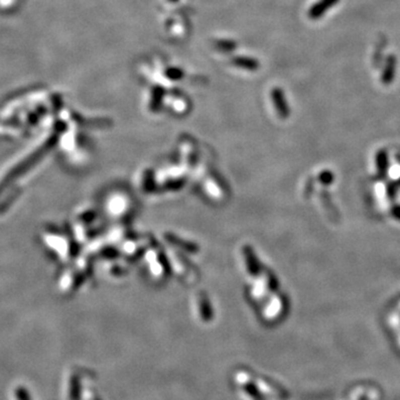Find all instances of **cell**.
<instances>
[{
  "instance_id": "1",
  "label": "cell",
  "mask_w": 400,
  "mask_h": 400,
  "mask_svg": "<svg viewBox=\"0 0 400 400\" xmlns=\"http://www.w3.org/2000/svg\"><path fill=\"white\" fill-rule=\"evenodd\" d=\"M396 70H397V57L390 53L388 55L385 62H383L382 72L380 76V82L383 85H390L392 84L394 76H396Z\"/></svg>"
},
{
  "instance_id": "2",
  "label": "cell",
  "mask_w": 400,
  "mask_h": 400,
  "mask_svg": "<svg viewBox=\"0 0 400 400\" xmlns=\"http://www.w3.org/2000/svg\"><path fill=\"white\" fill-rule=\"evenodd\" d=\"M339 2L340 0H318L310 7L309 12H308V17L312 20L320 19L328 10L336 6Z\"/></svg>"
},
{
  "instance_id": "3",
  "label": "cell",
  "mask_w": 400,
  "mask_h": 400,
  "mask_svg": "<svg viewBox=\"0 0 400 400\" xmlns=\"http://www.w3.org/2000/svg\"><path fill=\"white\" fill-rule=\"evenodd\" d=\"M273 99H274L276 108H277V110L279 112L280 117L287 118L288 115H289V108H288L287 101H286V98H285L283 91L280 90L279 88L275 89L273 91Z\"/></svg>"
},
{
  "instance_id": "4",
  "label": "cell",
  "mask_w": 400,
  "mask_h": 400,
  "mask_svg": "<svg viewBox=\"0 0 400 400\" xmlns=\"http://www.w3.org/2000/svg\"><path fill=\"white\" fill-rule=\"evenodd\" d=\"M376 166L378 175L380 177H385L388 171V155L385 150H380L376 155Z\"/></svg>"
},
{
  "instance_id": "5",
  "label": "cell",
  "mask_w": 400,
  "mask_h": 400,
  "mask_svg": "<svg viewBox=\"0 0 400 400\" xmlns=\"http://www.w3.org/2000/svg\"><path fill=\"white\" fill-rule=\"evenodd\" d=\"M334 179H335V176L331 171L325 170V171H322L320 175H319V181H320L322 185H325V186H328V185H330V183H332Z\"/></svg>"
},
{
  "instance_id": "6",
  "label": "cell",
  "mask_w": 400,
  "mask_h": 400,
  "mask_svg": "<svg viewBox=\"0 0 400 400\" xmlns=\"http://www.w3.org/2000/svg\"><path fill=\"white\" fill-rule=\"evenodd\" d=\"M383 47H385V46H381V45H379V46H378V49L376 50L375 57H374V61H375V63H376V67L379 66V63H380L381 59H382V53H381V50H383Z\"/></svg>"
},
{
  "instance_id": "7",
  "label": "cell",
  "mask_w": 400,
  "mask_h": 400,
  "mask_svg": "<svg viewBox=\"0 0 400 400\" xmlns=\"http://www.w3.org/2000/svg\"><path fill=\"white\" fill-rule=\"evenodd\" d=\"M391 216L397 220H400V205H394V206L390 210Z\"/></svg>"
}]
</instances>
